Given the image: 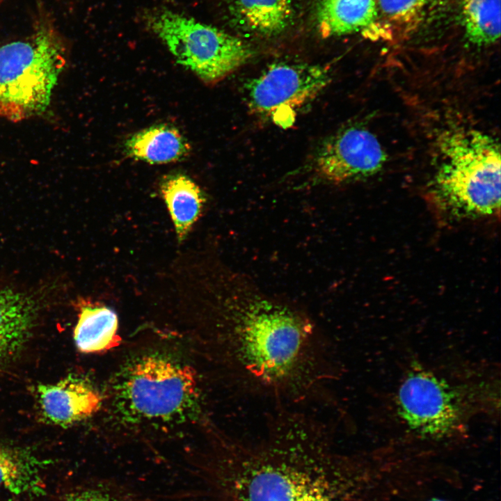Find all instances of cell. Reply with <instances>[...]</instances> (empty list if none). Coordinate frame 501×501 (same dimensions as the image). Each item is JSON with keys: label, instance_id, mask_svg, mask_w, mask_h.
Instances as JSON below:
<instances>
[{"label": "cell", "instance_id": "obj_13", "mask_svg": "<svg viewBox=\"0 0 501 501\" xmlns=\"http://www.w3.org/2000/svg\"><path fill=\"white\" fill-rule=\"evenodd\" d=\"M126 154L150 164H164L185 159L191 145L176 127L159 124L138 131L125 143Z\"/></svg>", "mask_w": 501, "mask_h": 501}, {"label": "cell", "instance_id": "obj_7", "mask_svg": "<svg viewBox=\"0 0 501 501\" xmlns=\"http://www.w3.org/2000/svg\"><path fill=\"white\" fill-rule=\"evenodd\" d=\"M397 404L407 427L422 436L446 437L461 424L462 411L455 391L443 379L418 366L401 382Z\"/></svg>", "mask_w": 501, "mask_h": 501}, {"label": "cell", "instance_id": "obj_20", "mask_svg": "<svg viewBox=\"0 0 501 501\" xmlns=\"http://www.w3.org/2000/svg\"><path fill=\"white\" fill-rule=\"evenodd\" d=\"M64 501H161L121 482L103 479L70 492Z\"/></svg>", "mask_w": 501, "mask_h": 501}, {"label": "cell", "instance_id": "obj_18", "mask_svg": "<svg viewBox=\"0 0 501 501\" xmlns=\"http://www.w3.org/2000/svg\"><path fill=\"white\" fill-rule=\"evenodd\" d=\"M500 2L501 0H460L459 22L469 44L485 47L499 40Z\"/></svg>", "mask_w": 501, "mask_h": 501}, {"label": "cell", "instance_id": "obj_17", "mask_svg": "<svg viewBox=\"0 0 501 501\" xmlns=\"http://www.w3.org/2000/svg\"><path fill=\"white\" fill-rule=\"evenodd\" d=\"M178 241H182L198 220L205 202L200 187L182 173L166 175L160 186Z\"/></svg>", "mask_w": 501, "mask_h": 501}, {"label": "cell", "instance_id": "obj_1", "mask_svg": "<svg viewBox=\"0 0 501 501\" xmlns=\"http://www.w3.org/2000/svg\"><path fill=\"white\" fill-rule=\"evenodd\" d=\"M214 335L215 353L239 390L296 402L335 376L328 343L300 310L231 280Z\"/></svg>", "mask_w": 501, "mask_h": 501}, {"label": "cell", "instance_id": "obj_3", "mask_svg": "<svg viewBox=\"0 0 501 501\" xmlns=\"http://www.w3.org/2000/svg\"><path fill=\"white\" fill-rule=\"evenodd\" d=\"M113 413L129 424L182 423L200 411L195 371L161 353H147L125 362L110 386Z\"/></svg>", "mask_w": 501, "mask_h": 501}, {"label": "cell", "instance_id": "obj_5", "mask_svg": "<svg viewBox=\"0 0 501 501\" xmlns=\"http://www.w3.org/2000/svg\"><path fill=\"white\" fill-rule=\"evenodd\" d=\"M65 64V47L49 25L0 47V117L19 122L45 112Z\"/></svg>", "mask_w": 501, "mask_h": 501}, {"label": "cell", "instance_id": "obj_4", "mask_svg": "<svg viewBox=\"0 0 501 501\" xmlns=\"http://www.w3.org/2000/svg\"><path fill=\"white\" fill-rule=\"evenodd\" d=\"M438 150V164L430 187L435 205L455 218L499 213L498 142L480 130L459 128L440 137Z\"/></svg>", "mask_w": 501, "mask_h": 501}, {"label": "cell", "instance_id": "obj_11", "mask_svg": "<svg viewBox=\"0 0 501 501\" xmlns=\"http://www.w3.org/2000/svg\"><path fill=\"white\" fill-rule=\"evenodd\" d=\"M315 17L324 38L375 34L376 0H316Z\"/></svg>", "mask_w": 501, "mask_h": 501}, {"label": "cell", "instance_id": "obj_10", "mask_svg": "<svg viewBox=\"0 0 501 501\" xmlns=\"http://www.w3.org/2000/svg\"><path fill=\"white\" fill-rule=\"evenodd\" d=\"M36 397L45 420L63 427L92 416L102 404L99 391L89 381L77 376L38 385Z\"/></svg>", "mask_w": 501, "mask_h": 501}, {"label": "cell", "instance_id": "obj_2", "mask_svg": "<svg viewBox=\"0 0 501 501\" xmlns=\"http://www.w3.org/2000/svg\"><path fill=\"white\" fill-rule=\"evenodd\" d=\"M262 440L220 438L197 468L207 501H347L346 461L328 427L305 413L279 408Z\"/></svg>", "mask_w": 501, "mask_h": 501}, {"label": "cell", "instance_id": "obj_12", "mask_svg": "<svg viewBox=\"0 0 501 501\" xmlns=\"http://www.w3.org/2000/svg\"><path fill=\"white\" fill-rule=\"evenodd\" d=\"M445 0H376L375 34L408 36L431 22Z\"/></svg>", "mask_w": 501, "mask_h": 501}, {"label": "cell", "instance_id": "obj_16", "mask_svg": "<svg viewBox=\"0 0 501 501\" xmlns=\"http://www.w3.org/2000/svg\"><path fill=\"white\" fill-rule=\"evenodd\" d=\"M228 6L241 26L264 36L283 32L294 13L293 0H228Z\"/></svg>", "mask_w": 501, "mask_h": 501}, {"label": "cell", "instance_id": "obj_9", "mask_svg": "<svg viewBox=\"0 0 501 501\" xmlns=\"http://www.w3.org/2000/svg\"><path fill=\"white\" fill-rule=\"evenodd\" d=\"M386 160L377 137L366 128L353 126L323 142L315 156L314 167L323 180L340 184L374 175Z\"/></svg>", "mask_w": 501, "mask_h": 501}, {"label": "cell", "instance_id": "obj_6", "mask_svg": "<svg viewBox=\"0 0 501 501\" xmlns=\"http://www.w3.org/2000/svg\"><path fill=\"white\" fill-rule=\"evenodd\" d=\"M143 22L179 64L206 84L223 80L253 54L250 45L240 38L169 8L145 11Z\"/></svg>", "mask_w": 501, "mask_h": 501}, {"label": "cell", "instance_id": "obj_19", "mask_svg": "<svg viewBox=\"0 0 501 501\" xmlns=\"http://www.w3.org/2000/svg\"><path fill=\"white\" fill-rule=\"evenodd\" d=\"M42 462L28 451L0 446V488L20 495L40 492Z\"/></svg>", "mask_w": 501, "mask_h": 501}, {"label": "cell", "instance_id": "obj_8", "mask_svg": "<svg viewBox=\"0 0 501 501\" xmlns=\"http://www.w3.org/2000/svg\"><path fill=\"white\" fill-rule=\"evenodd\" d=\"M328 67L318 64L276 63L245 85L250 111L276 116L315 97L330 81Z\"/></svg>", "mask_w": 501, "mask_h": 501}, {"label": "cell", "instance_id": "obj_15", "mask_svg": "<svg viewBox=\"0 0 501 501\" xmlns=\"http://www.w3.org/2000/svg\"><path fill=\"white\" fill-rule=\"evenodd\" d=\"M118 330V316L112 309L102 305L84 304L79 310L73 338L79 351L101 353L120 345L122 339Z\"/></svg>", "mask_w": 501, "mask_h": 501}, {"label": "cell", "instance_id": "obj_14", "mask_svg": "<svg viewBox=\"0 0 501 501\" xmlns=\"http://www.w3.org/2000/svg\"><path fill=\"white\" fill-rule=\"evenodd\" d=\"M37 305L30 296L0 289V360L16 353L33 326Z\"/></svg>", "mask_w": 501, "mask_h": 501}, {"label": "cell", "instance_id": "obj_21", "mask_svg": "<svg viewBox=\"0 0 501 501\" xmlns=\"http://www.w3.org/2000/svg\"><path fill=\"white\" fill-rule=\"evenodd\" d=\"M429 501H447V500H442V499H432V500H429Z\"/></svg>", "mask_w": 501, "mask_h": 501}]
</instances>
